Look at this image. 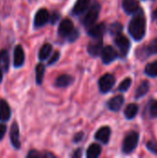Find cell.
<instances>
[{"mask_svg":"<svg viewBox=\"0 0 157 158\" xmlns=\"http://www.w3.org/2000/svg\"><path fill=\"white\" fill-rule=\"evenodd\" d=\"M135 13V16L130 22L129 31L136 41H140L145 34V19L143 11L137 10Z\"/></svg>","mask_w":157,"mask_h":158,"instance_id":"6da1fadb","label":"cell"},{"mask_svg":"<svg viewBox=\"0 0 157 158\" xmlns=\"http://www.w3.org/2000/svg\"><path fill=\"white\" fill-rule=\"evenodd\" d=\"M139 142V134L136 131H130L127 134L123 142V152L125 154L131 153L137 146Z\"/></svg>","mask_w":157,"mask_h":158,"instance_id":"7a4b0ae2","label":"cell"},{"mask_svg":"<svg viewBox=\"0 0 157 158\" xmlns=\"http://www.w3.org/2000/svg\"><path fill=\"white\" fill-rule=\"evenodd\" d=\"M100 10H101V6L98 3L93 5L83 19V24L86 27H91L92 25H93L98 19Z\"/></svg>","mask_w":157,"mask_h":158,"instance_id":"3957f363","label":"cell"},{"mask_svg":"<svg viewBox=\"0 0 157 158\" xmlns=\"http://www.w3.org/2000/svg\"><path fill=\"white\" fill-rule=\"evenodd\" d=\"M116 82V79L111 74H105L99 80V89L102 93L109 92Z\"/></svg>","mask_w":157,"mask_h":158,"instance_id":"277c9868","label":"cell"},{"mask_svg":"<svg viewBox=\"0 0 157 158\" xmlns=\"http://www.w3.org/2000/svg\"><path fill=\"white\" fill-rule=\"evenodd\" d=\"M101 56H102V60L105 64H109L112 61H114L117 57H118V53L117 51L114 49V47L108 45L105 46L102 49L101 52Z\"/></svg>","mask_w":157,"mask_h":158,"instance_id":"5b68a950","label":"cell"},{"mask_svg":"<svg viewBox=\"0 0 157 158\" xmlns=\"http://www.w3.org/2000/svg\"><path fill=\"white\" fill-rule=\"evenodd\" d=\"M103 49V40L102 37L94 38L88 44V53L93 56H97L101 54Z\"/></svg>","mask_w":157,"mask_h":158,"instance_id":"8992f818","label":"cell"},{"mask_svg":"<svg viewBox=\"0 0 157 158\" xmlns=\"http://www.w3.org/2000/svg\"><path fill=\"white\" fill-rule=\"evenodd\" d=\"M115 43L118 45V47L119 48L121 54L123 56H126L130 49V41L128 40V38L126 36L122 35L121 33H119V34L116 35Z\"/></svg>","mask_w":157,"mask_h":158,"instance_id":"52a82bcc","label":"cell"},{"mask_svg":"<svg viewBox=\"0 0 157 158\" xmlns=\"http://www.w3.org/2000/svg\"><path fill=\"white\" fill-rule=\"evenodd\" d=\"M74 31L73 23L70 19H65L60 22L58 28V33L63 37H68V35Z\"/></svg>","mask_w":157,"mask_h":158,"instance_id":"ba28073f","label":"cell"},{"mask_svg":"<svg viewBox=\"0 0 157 158\" xmlns=\"http://www.w3.org/2000/svg\"><path fill=\"white\" fill-rule=\"evenodd\" d=\"M49 19H50V16H49L48 11L46 9H44V8H42L40 10H38V12L35 15V18H34V25L36 27H42Z\"/></svg>","mask_w":157,"mask_h":158,"instance_id":"9c48e42d","label":"cell"},{"mask_svg":"<svg viewBox=\"0 0 157 158\" xmlns=\"http://www.w3.org/2000/svg\"><path fill=\"white\" fill-rule=\"evenodd\" d=\"M10 140L15 148L20 147V142H19V126L16 122H14L11 125L10 128Z\"/></svg>","mask_w":157,"mask_h":158,"instance_id":"30bf717a","label":"cell"},{"mask_svg":"<svg viewBox=\"0 0 157 158\" xmlns=\"http://www.w3.org/2000/svg\"><path fill=\"white\" fill-rule=\"evenodd\" d=\"M105 31V25L104 23H99L96 25H92L88 31V34L93 38H99L104 35Z\"/></svg>","mask_w":157,"mask_h":158,"instance_id":"8fae6325","label":"cell"},{"mask_svg":"<svg viewBox=\"0 0 157 158\" xmlns=\"http://www.w3.org/2000/svg\"><path fill=\"white\" fill-rule=\"evenodd\" d=\"M111 131L109 127H103L101 128L95 134V139L103 143H107L110 139Z\"/></svg>","mask_w":157,"mask_h":158,"instance_id":"7c38bea8","label":"cell"},{"mask_svg":"<svg viewBox=\"0 0 157 158\" xmlns=\"http://www.w3.org/2000/svg\"><path fill=\"white\" fill-rule=\"evenodd\" d=\"M24 51L20 45H18L14 50V66L17 68L21 67L24 63Z\"/></svg>","mask_w":157,"mask_h":158,"instance_id":"4fadbf2b","label":"cell"},{"mask_svg":"<svg viewBox=\"0 0 157 158\" xmlns=\"http://www.w3.org/2000/svg\"><path fill=\"white\" fill-rule=\"evenodd\" d=\"M10 108L5 100H0V121H7L10 118Z\"/></svg>","mask_w":157,"mask_h":158,"instance_id":"5bb4252c","label":"cell"},{"mask_svg":"<svg viewBox=\"0 0 157 158\" xmlns=\"http://www.w3.org/2000/svg\"><path fill=\"white\" fill-rule=\"evenodd\" d=\"M123 103H124V97L122 95H117L109 100L108 107L112 111H118L121 108Z\"/></svg>","mask_w":157,"mask_h":158,"instance_id":"9a60e30c","label":"cell"},{"mask_svg":"<svg viewBox=\"0 0 157 158\" xmlns=\"http://www.w3.org/2000/svg\"><path fill=\"white\" fill-rule=\"evenodd\" d=\"M122 6L125 12L128 14L135 13L139 8V4L136 0H124Z\"/></svg>","mask_w":157,"mask_h":158,"instance_id":"2e32d148","label":"cell"},{"mask_svg":"<svg viewBox=\"0 0 157 158\" xmlns=\"http://www.w3.org/2000/svg\"><path fill=\"white\" fill-rule=\"evenodd\" d=\"M90 2H91V0H78L77 3H76V5L74 6L73 13L76 14V15L82 14L89 7Z\"/></svg>","mask_w":157,"mask_h":158,"instance_id":"e0dca14e","label":"cell"},{"mask_svg":"<svg viewBox=\"0 0 157 158\" xmlns=\"http://www.w3.org/2000/svg\"><path fill=\"white\" fill-rule=\"evenodd\" d=\"M9 67V56L6 50L0 51V70L6 71Z\"/></svg>","mask_w":157,"mask_h":158,"instance_id":"ac0fdd59","label":"cell"},{"mask_svg":"<svg viewBox=\"0 0 157 158\" xmlns=\"http://www.w3.org/2000/svg\"><path fill=\"white\" fill-rule=\"evenodd\" d=\"M74 79L68 75H61L56 80V85L57 87H67L73 82Z\"/></svg>","mask_w":157,"mask_h":158,"instance_id":"d6986e66","label":"cell"},{"mask_svg":"<svg viewBox=\"0 0 157 158\" xmlns=\"http://www.w3.org/2000/svg\"><path fill=\"white\" fill-rule=\"evenodd\" d=\"M101 146L97 143L92 144L88 150H87V157L88 158H96L98 157L101 154Z\"/></svg>","mask_w":157,"mask_h":158,"instance_id":"ffe728a7","label":"cell"},{"mask_svg":"<svg viewBox=\"0 0 157 158\" xmlns=\"http://www.w3.org/2000/svg\"><path fill=\"white\" fill-rule=\"evenodd\" d=\"M149 91V83L148 81H143L142 82V84L138 87L136 94H135V98L136 99H140L143 96H144Z\"/></svg>","mask_w":157,"mask_h":158,"instance_id":"44dd1931","label":"cell"},{"mask_svg":"<svg viewBox=\"0 0 157 158\" xmlns=\"http://www.w3.org/2000/svg\"><path fill=\"white\" fill-rule=\"evenodd\" d=\"M138 110H139V107H138L137 105H135V104H130V105H129V106L126 107V109H125V116H126V118H127L128 119L133 118L137 115Z\"/></svg>","mask_w":157,"mask_h":158,"instance_id":"7402d4cb","label":"cell"},{"mask_svg":"<svg viewBox=\"0 0 157 158\" xmlns=\"http://www.w3.org/2000/svg\"><path fill=\"white\" fill-rule=\"evenodd\" d=\"M51 51H52V45L50 44H43L40 51H39V58L40 60H45L49 55L51 54Z\"/></svg>","mask_w":157,"mask_h":158,"instance_id":"603a6c76","label":"cell"},{"mask_svg":"<svg viewBox=\"0 0 157 158\" xmlns=\"http://www.w3.org/2000/svg\"><path fill=\"white\" fill-rule=\"evenodd\" d=\"M145 73L150 77H156L157 76V60L150 63L145 68Z\"/></svg>","mask_w":157,"mask_h":158,"instance_id":"cb8c5ba5","label":"cell"},{"mask_svg":"<svg viewBox=\"0 0 157 158\" xmlns=\"http://www.w3.org/2000/svg\"><path fill=\"white\" fill-rule=\"evenodd\" d=\"M44 74V66L43 64H38L36 67V83L41 84L43 80Z\"/></svg>","mask_w":157,"mask_h":158,"instance_id":"d4e9b609","label":"cell"},{"mask_svg":"<svg viewBox=\"0 0 157 158\" xmlns=\"http://www.w3.org/2000/svg\"><path fill=\"white\" fill-rule=\"evenodd\" d=\"M147 52L149 55L157 54V38L150 42V44L147 46Z\"/></svg>","mask_w":157,"mask_h":158,"instance_id":"484cf974","label":"cell"},{"mask_svg":"<svg viewBox=\"0 0 157 158\" xmlns=\"http://www.w3.org/2000/svg\"><path fill=\"white\" fill-rule=\"evenodd\" d=\"M121 31H122V25L120 23L117 22V23H114V24L111 25V28H110L111 34L118 35V34H119L121 32Z\"/></svg>","mask_w":157,"mask_h":158,"instance_id":"4316f807","label":"cell"},{"mask_svg":"<svg viewBox=\"0 0 157 158\" xmlns=\"http://www.w3.org/2000/svg\"><path fill=\"white\" fill-rule=\"evenodd\" d=\"M130 84H131V80H130V78H127V79H125V80L120 83V85H119V87H118V90H119L120 92H126V91L130 88Z\"/></svg>","mask_w":157,"mask_h":158,"instance_id":"83f0119b","label":"cell"},{"mask_svg":"<svg viewBox=\"0 0 157 158\" xmlns=\"http://www.w3.org/2000/svg\"><path fill=\"white\" fill-rule=\"evenodd\" d=\"M150 114L153 118H157V101L153 102L150 107Z\"/></svg>","mask_w":157,"mask_h":158,"instance_id":"f1b7e54d","label":"cell"},{"mask_svg":"<svg viewBox=\"0 0 157 158\" xmlns=\"http://www.w3.org/2000/svg\"><path fill=\"white\" fill-rule=\"evenodd\" d=\"M147 148H148L151 152H153V153H155V154H157L156 143H153V142H149V143H147Z\"/></svg>","mask_w":157,"mask_h":158,"instance_id":"f546056e","label":"cell"},{"mask_svg":"<svg viewBox=\"0 0 157 158\" xmlns=\"http://www.w3.org/2000/svg\"><path fill=\"white\" fill-rule=\"evenodd\" d=\"M58 58H59V53L56 51V52H55V53H54V55H53V56H52V57L50 58V60H49L48 64H49V65H52V64L56 63V62L58 60Z\"/></svg>","mask_w":157,"mask_h":158,"instance_id":"4dcf8cb0","label":"cell"},{"mask_svg":"<svg viewBox=\"0 0 157 158\" xmlns=\"http://www.w3.org/2000/svg\"><path fill=\"white\" fill-rule=\"evenodd\" d=\"M6 127L3 124H0V140L3 139V137L6 133Z\"/></svg>","mask_w":157,"mask_h":158,"instance_id":"1f68e13d","label":"cell"},{"mask_svg":"<svg viewBox=\"0 0 157 158\" xmlns=\"http://www.w3.org/2000/svg\"><path fill=\"white\" fill-rule=\"evenodd\" d=\"M82 137H83V133H82V132L77 133V134L75 135L74 141H75V142H80V141H81V140L82 139Z\"/></svg>","mask_w":157,"mask_h":158,"instance_id":"d6a6232c","label":"cell"},{"mask_svg":"<svg viewBox=\"0 0 157 158\" xmlns=\"http://www.w3.org/2000/svg\"><path fill=\"white\" fill-rule=\"evenodd\" d=\"M58 17H59V16H58L57 13H54L53 16H52V18H51V22H52V23H55V22L56 21V19H58Z\"/></svg>","mask_w":157,"mask_h":158,"instance_id":"836d02e7","label":"cell"},{"mask_svg":"<svg viewBox=\"0 0 157 158\" xmlns=\"http://www.w3.org/2000/svg\"><path fill=\"white\" fill-rule=\"evenodd\" d=\"M153 19H157V8L154 11V13H153Z\"/></svg>","mask_w":157,"mask_h":158,"instance_id":"e575fe53","label":"cell"},{"mask_svg":"<svg viewBox=\"0 0 157 158\" xmlns=\"http://www.w3.org/2000/svg\"><path fill=\"white\" fill-rule=\"evenodd\" d=\"M2 78H3V75H2V70H0V82L2 81Z\"/></svg>","mask_w":157,"mask_h":158,"instance_id":"d590c367","label":"cell"}]
</instances>
